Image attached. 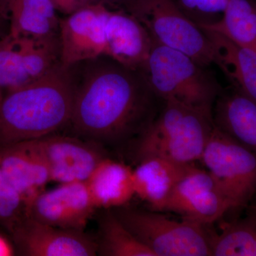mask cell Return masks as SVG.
<instances>
[{"mask_svg":"<svg viewBox=\"0 0 256 256\" xmlns=\"http://www.w3.org/2000/svg\"><path fill=\"white\" fill-rule=\"evenodd\" d=\"M68 68L75 86L69 124L77 137L97 144L140 138L164 105L141 68L107 56Z\"/></svg>","mask_w":256,"mask_h":256,"instance_id":"1","label":"cell"},{"mask_svg":"<svg viewBox=\"0 0 256 256\" xmlns=\"http://www.w3.org/2000/svg\"><path fill=\"white\" fill-rule=\"evenodd\" d=\"M75 86L58 64L38 80L0 98V148L54 134L70 122Z\"/></svg>","mask_w":256,"mask_h":256,"instance_id":"2","label":"cell"},{"mask_svg":"<svg viewBox=\"0 0 256 256\" xmlns=\"http://www.w3.org/2000/svg\"><path fill=\"white\" fill-rule=\"evenodd\" d=\"M214 126L213 111L164 101L156 118L138 138L136 158L138 162L160 158L193 164L201 160Z\"/></svg>","mask_w":256,"mask_h":256,"instance_id":"3","label":"cell"},{"mask_svg":"<svg viewBox=\"0 0 256 256\" xmlns=\"http://www.w3.org/2000/svg\"><path fill=\"white\" fill-rule=\"evenodd\" d=\"M207 68L180 50L152 42L141 69L162 100L213 111L222 88Z\"/></svg>","mask_w":256,"mask_h":256,"instance_id":"4","label":"cell"},{"mask_svg":"<svg viewBox=\"0 0 256 256\" xmlns=\"http://www.w3.org/2000/svg\"><path fill=\"white\" fill-rule=\"evenodd\" d=\"M112 212L154 256H212L207 226L178 222L152 210L118 207Z\"/></svg>","mask_w":256,"mask_h":256,"instance_id":"5","label":"cell"},{"mask_svg":"<svg viewBox=\"0 0 256 256\" xmlns=\"http://www.w3.org/2000/svg\"><path fill=\"white\" fill-rule=\"evenodd\" d=\"M126 11L146 28L152 42L180 50L203 66L214 64L212 41L184 14L176 0H132Z\"/></svg>","mask_w":256,"mask_h":256,"instance_id":"6","label":"cell"},{"mask_svg":"<svg viewBox=\"0 0 256 256\" xmlns=\"http://www.w3.org/2000/svg\"><path fill=\"white\" fill-rule=\"evenodd\" d=\"M200 161L233 204L246 206L256 192V152L214 126Z\"/></svg>","mask_w":256,"mask_h":256,"instance_id":"7","label":"cell"},{"mask_svg":"<svg viewBox=\"0 0 256 256\" xmlns=\"http://www.w3.org/2000/svg\"><path fill=\"white\" fill-rule=\"evenodd\" d=\"M60 64V34L30 36L9 32L0 40V98Z\"/></svg>","mask_w":256,"mask_h":256,"instance_id":"8","label":"cell"},{"mask_svg":"<svg viewBox=\"0 0 256 256\" xmlns=\"http://www.w3.org/2000/svg\"><path fill=\"white\" fill-rule=\"evenodd\" d=\"M22 143L44 164L50 181H85L105 158L97 143L78 137L52 134Z\"/></svg>","mask_w":256,"mask_h":256,"instance_id":"9","label":"cell"},{"mask_svg":"<svg viewBox=\"0 0 256 256\" xmlns=\"http://www.w3.org/2000/svg\"><path fill=\"white\" fill-rule=\"evenodd\" d=\"M233 210V204L210 173L194 165L176 184L163 212H174L184 220L208 226Z\"/></svg>","mask_w":256,"mask_h":256,"instance_id":"10","label":"cell"},{"mask_svg":"<svg viewBox=\"0 0 256 256\" xmlns=\"http://www.w3.org/2000/svg\"><path fill=\"white\" fill-rule=\"evenodd\" d=\"M96 210L86 182L74 181L42 192L28 207L26 215L54 226L84 230Z\"/></svg>","mask_w":256,"mask_h":256,"instance_id":"11","label":"cell"},{"mask_svg":"<svg viewBox=\"0 0 256 256\" xmlns=\"http://www.w3.org/2000/svg\"><path fill=\"white\" fill-rule=\"evenodd\" d=\"M109 10L86 6L60 20V63L65 67L105 56Z\"/></svg>","mask_w":256,"mask_h":256,"instance_id":"12","label":"cell"},{"mask_svg":"<svg viewBox=\"0 0 256 256\" xmlns=\"http://www.w3.org/2000/svg\"><path fill=\"white\" fill-rule=\"evenodd\" d=\"M18 250L28 256H94L97 242L84 233L24 217L11 232Z\"/></svg>","mask_w":256,"mask_h":256,"instance_id":"13","label":"cell"},{"mask_svg":"<svg viewBox=\"0 0 256 256\" xmlns=\"http://www.w3.org/2000/svg\"><path fill=\"white\" fill-rule=\"evenodd\" d=\"M152 40L146 28L124 10H110L106 23L105 56L133 68L146 62Z\"/></svg>","mask_w":256,"mask_h":256,"instance_id":"14","label":"cell"},{"mask_svg":"<svg viewBox=\"0 0 256 256\" xmlns=\"http://www.w3.org/2000/svg\"><path fill=\"white\" fill-rule=\"evenodd\" d=\"M194 165L160 158L140 160L132 170L134 195L148 204L152 210L162 212L176 184Z\"/></svg>","mask_w":256,"mask_h":256,"instance_id":"15","label":"cell"},{"mask_svg":"<svg viewBox=\"0 0 256 256\" xmlns=\"http://www.w3.org/2000/svg\"><path fill=\"white\" fill-rule=\"evenodd\" d=\"M0 168L22 198L26 210L52 182L46 166L22 143L0 148Z\"/></svg>","mask_w":256,"mask_h":256,"instance_id":"16","label":"cell"},{"mask_svg":"<svg viewBox=\"0 0 256 256\" xmlns=\"http://www.w3.org/2000/svg\"><path fill=\"white\" fill-rule=\"evenodd\" d=\"M0 14L10 32L30 36L60 34V20L52 0H0Z\"/></svg>","mask_w":256,"mask_h":256,"instance_id":"17","label":"cell"},{"mask_svg":"<svg viewBox=\"0 0 256 256\" xmlns=\"http://www.w3.org/2000/svg\"><path fill=\"white\" fill-rule=\"evenodd\" d=\"M132 170L128 165L105 158L86 180L96 208L124 206L134 196Z\"/></svg>","mask_w":256,"mask_h":256,"instance_id":"18","label":"cell"},{"mask_svg":"<svg viewBox=\"0 0 256 256\" xmlns=\"http://www.w3.org/2000/svg\"><path fill=\"white\" fill-rule=\"evenodd\" d=\"M203 30V28H202ZM214 50V62L234 89L256 102V53L216 32L203 30Z\"/></svg>","mask_w":256,"mask_h":256,"instance_id":"19","label":"cell"},{"mask_svg":"<svg viewBox=\"0 0 256 256\" xmlns=\"http://www.w3.org/2000/svg\"><path fill=\"white\" fill-rule=\"evenodd\" d=\"M216 127L256 152V102L234 89L222 92L213 108Z\"/></svg>","mask_w":256,"mask_h":256,"instance_id":"20","label":"cell"},{"mask_svg":"<svg viewBox=\"0 0 256 256\" xmlns=\"http://www.w3.org/2000/svg\"><path fill=\"white\" fill-rule=\"evenodd\" d=\"M202 28L220 34L256 53V2L252 0H229L222 20Z\"/></svg>","mask_w":256,"mask_h":256,"instance_id":"21","label":"cell"},{"mask_svg":"<svg viewBox=\"0 0 256 256\" xmlns=\"http://www.w3.org/2000/svg\"><path fill=\"white\" fill-rule=\"evenodd\" d=\"M98 254L102 256H154L118 218L108 210L100 218Z\"/></svg>","mask_w":256,"mask_h":256,"instance_id":"22","label":"cell"},{"mask_svg":"<svg viewBox=\"0 0 256 256\" xmlns=\"http://www.w3.org/2000/svg\"><path fill=\"white\" fill-rule=\"evenodd\" d=\"M212 256H256V220L225 224L220 234L210 233Z\"/></svg>","mask_w":256,"mask_h":256,"instance_id":"23","label":"cell"},{"mask_svg":"<svg viewBox=\"0 0 256 256\" xmlns=\"http://www.w3.org/2000/svg\"><path fill=\"white\" fill-rule=\"evenodd\" d=\"M184 14L200 28L222 20L229 0H176Z\"/></svg>","mask_w":256,"mask_h":256,"instance_id":"24","label":"cell"},{"mask_svg":"<svg viewBox=\"0 0 256 256\" xmlns=\"http://www.w3.org/2000/svg\"><path fill=\"white\" fill-rule=\"evenodd\" d=\"M26 216V207L18 192L0 168V226L11 232Z\"/></svg>","mask_w":256,"mask_h":256,"instance_id":"25","label":"cell"},{"mask_svg":"<svg viewBox=\"0 0 256 256\" xmlns=\"http://www.w3.org/2000/svg\"><path fill=\"white\" fill-rule=\"evenodd\" d=\"M14 254V248L12 244L0 235V256H11Z\"/></svg>","mask_w":256,"mask_h":256,"instance_id":"26","label":"cell"},{"mask_svg":"<svg viewBox=\"0 0 256 256\" xmlns=\"http://www.w3.org/2000/svg\"><path fill=\"white\" fill-rule=\"evenodd\" d=\"M10 32V26L8 22L0 14V40L8 34Z\"/></svg>","mask_w":256,"mask_h":256,"instance_id":"27","label":"cell"},{"mask_svg":"<svg viewBox=\"0 0 256 256\" xmlns=\"http://www.w3.org/2000/svg\"><path fill=\"white\" fill-rule=\"evenodd\" d=\"M250 215L249 216L252 217V218L256 220V204L250 207Z\"/></svg>","mask_w":256,"mask_h":256,"instance_id":"28","label":"cell"},{"mask_svg":"<svg viewBox=\"0 0 256 256\" xmlns=\"http://www.w3.org/2000/svg\"><path fill=\"white\" fill-rule=\"evenodd\" d=\"M52 1L53 2V3H54V4L55 6H56V5L57 2H58V0H52Z\"/></svg>","mask_w":256,"mask_h":256,"instance_id":"29","label":"cell"},{"mask_svg":"<svg viewBox=\"0 0 256 256\" xmlns=\"http://www.w3.org/2000/svg\"><path fill=\"white\" fill-rule=\"evenodd\" d=\"M252 1L255 2H256V0H252Z\"/></svg>","mask_w":256,"mask_h":256,"instance_id":"30","label":"cell"}]
</instances>
